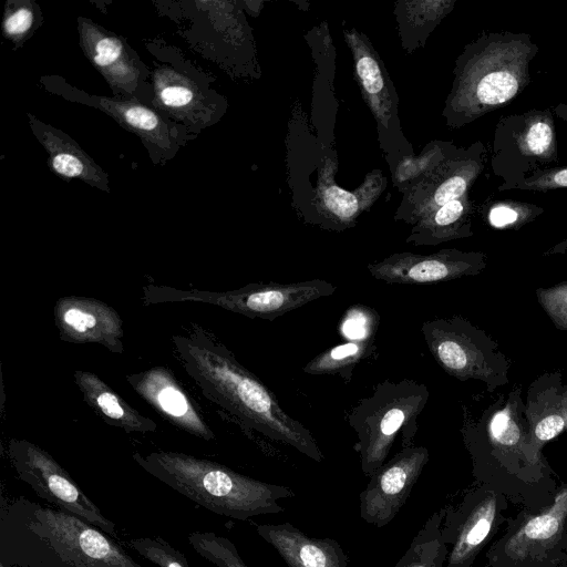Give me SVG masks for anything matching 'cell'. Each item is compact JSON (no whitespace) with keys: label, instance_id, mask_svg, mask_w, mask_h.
Instances as JSON below:
<instances>
[{"label":"cell","instance_id":"20","mask_svg":"<svg viewBox=\"0 0 567 567\" xmlns=\"http://www.w3.org/2000/svg\"><path fill=\"white\" fill-rule=\"evenodd\" d=\"M34 136L48 153L51 171L66 179L78 178L89 185L110 192L107 174L64 132L28 114Z\"/></svg>","mask_w":567,"mask_h":567},{"label":"cell","instance_id":"26","mask_svg":"<svg viewBox=\"0 0 567 567\" xmlns=\"http://www.w3.org/2000/svg\"><path fill=\"white\" fill-rule=\"evenodd\" d=\"M481 212L492 227L517 230L539 217L544 208L520 200L488 198L482 204Z\"/></svg>","mask_w":567,"mask_h":567},{"label":"cell","instance_id":"27","mask_svg":"<svg viewBox=\"0 0 567 567\" xmlns=\"http://www.w3.org/2000/svg\"><path fill=\"white\" fill-rule=\"evenodd\" d=\"M355 68L361 85L369 97V104L380 115L381 109H385V102H392L390 89L386 86V73L382 70L378 56L365 50H355Z\"/></svg>","mask_w":567,"mask_h":567},{"label":"cell","instance_id":"16","mask_svg":"<svg viewBox=\"0 0 567 567\" xmlns=\"http://www.w3.org/2000/svg\"><path fill=\"white\" fill-rule=\"evenodd\" d=\"M485 267L486 255L481 251L442 249L429 255L395 252L367 268L385 284L422 285L477 275Z\"/></svg>","mask_w":567,"mask_h":567},{"label":"cell","instance_id":"19","mask_svg":"<svg viewBox=\"0 0 567 567\" xmlns=\"http://www.w3.org/2000/svg\"><path fill=\"white\" fill-rule=\"evenodd\" d=\"M255 528L288 567H349L347 554L333 538L310 537L288 522L258 524Z\"/></svg>","mask_w":567,"mask_h":567},{"label":"cell","instance_id":"33","mask_svg":"<svg viewBox=\"0 0 567 567\" xmlns=\"http://www.w3.org/2000/svg\"><path fill=\"white\" fill-rule=\"evenodd\" d=\"M324 204L342 221H350L358 213V199L338 186H330L323 193Z\"/></svg>","mask_w":567,"mask_h":567},{"label":"cell","instance_id":"14","mask_svg":"<svg viewBox=\"0 0 567 567\" xmlns=\"http://www.w3.org/2000/svg\"><path fill=\"white\" fill-rule=\"evenodd\" d=\"M152 106L188 128L212 125L221 115V100L197 72L163 63L151 72Z\"/></svg>","mask_w":567,"mask_h":567},{"label":"cell","instance_id":"3","mask_svg":"<svg viewBox=\"0 0 567 567\" xmlns=\"http://www.w3.org/2000/svg\"><path fill=\"white\" fill-rule=\"evenodd\" d=\"M538 51L528 33L482 31L456 60L444 110L447 124L464 126L518 97L532 83Z\"/></svg>","mask_w":567,"mask_h":567},{"label":"cell","instance_id":"22","mask_svg":"<svg viewBox=\"0 0 567 567\" xmlns=\"http://www.w3.org/2000/svg\"><path fill=\"white\" fill-rule=\"evenodd\" d=\"M74 381L86 404L105 423L126 432L150 433L157 424L130 405L99 375L91 371L75 370Z\"/></svg>","mask_w":567,"mask_h":567},{"label":"cell","instance_id":"35","mask_svg":"<svg viewBox=\"0 0 567 567\" xmlns=\"http://www.w3.org/2000/svg\"><path fill=\"white\" fill-rule=\"evenodd\" d=\"M556 254H567V237L558 244L554 245L551 248L547 249L543 255L549 256Z\"/></svg>","mask_w":567,"mask_h":567},{"label":"cell","instance_id":"8","mask_svg":"<svg viewBox=\"0 0 567 567\" xmlns=\"http://www.w3.org/2000/svg\"><path fill=\"white\" fill-rule=\"evenodd\" d=\"M553 107L501 116L496 123L491 167L502 178L497 192L514 189L527 175L559 161Z\"/></svg>","mask_w":567,"mask_h":567},{"label":"cell","instance_id":"7","mask_svg":"<svg viewBox=\"0 0 567 567\" xmlns=\"http://www.w3.org/2000/svg\"><path fill=\"white\" fill-rule=\"evenodd\" d=\"M337 287L323 279L290 284H249L228 291L174 288L158 285L143 287V303L199 302L220 307L248 318L274 320L307 303L332 295Z\"/></svg>","mask_w":567,"mask_h":567},{"label":"cell","instance_id":"24","mask_svg":"<svg viewBox=\"0 0 567 567\" xmlns=\"http://www.w3.org/2000/svg\"><path fill=\"white\" fill-rule=\"evenodd\" d=\"M445 511L442 508L427 518L394 567H443L447 555L441 535Z\"/></svg>","mask_w":567,"mask_h":567},{"label":"cell","instance_id":"2","mask_svg":"<svg viewBox=\"0 0 567 567\" xmlns=\"http://www.w3.org/2000/svg\"><path fill=\"white\" fill-rule=\"evenodd\" d=\"M1 567H143L89 522L20 497L2 505Z\"/></svg>","mask_w":567,"mask_h":567},{"label":"cell","instance_id":"13","mask_svg":"<svg viewBox=\"0 0 567 567\" xmlns=\"http://www.w3.org/2000/svg\"><path fill=\"white\" fill-rule=\"evenodd\" d=\"M78 30L83 52L113 92L152 105L151 71L125 40L83 17Z\"/></svg>","mask_w":567,"mask_h":567},{"label":"cell","instance_id":"25","mask_svg":"<svg viewBox=\"0 0 567 567\" xmlns=\"http://www.w3.org/2000/svg\"><path fill=\"white\" fill-rule=\"evenodd\" d=\"M373 350L374 342L347 341L316 355L303 367V371L312 375L338 374L350 380L354 367Z\"/></svg>","mask_w":567,"mask_h":567},{"label":"cell","instance_id":"32","mask_svg":"<svg viewBox=\"0 0 567 567\" xmlns=\"http://www.w3.org/2000/svg\"><path fill=\"white\" fill-rule=\"evenodd\" d=\"M567 188V165L546 167L527 175L514 189L546 193Z\"/></svg>","mask_w":567,"mask_h":567},{"label":"cell","instance_id":"34","mask_svg":"<svg viewBox=\"0 0 567 567\" xmlns=\"http://www.w3.org/2000/svg\"><path fill=\"white\" fill-rule=\"evenodd\" d=\"M539 301L544 305L547 312L551 316L555 323L567 313V289L559 287L547 291H538ZM563 328H567V319Z\"/></svg>","mask_w":567,"mask_h":567},{"label":"cell","instance_id":"31","mask_svg":"<svg viewBox=\"0 0 567 567\" xmlns=\"http://www.w3.org/2000/svg\"><path fill=\"white\" fill-rule=\"evenodd\" d=\"M35 4L30 1H8L2 30L7 38L18 42L34 29Z\"/></svg>","mask_w":567,"mask_h":567},{"label":"cell","instance_id":"15","mask_svg":"<svg viewBox=\"0 0 567 567\" xmlns=\"http://www.w3.org/2000/svg\"><path fill=\"white\" fill-rule=\"evenodd\" d=\"M430 460L424 446L403 447L386 461L359 494V515L370 525L390 524L409 498Z\"/></svg>","mask_w":567,"mask_h":567},{"label":"cell","instance_id":"4","mask_svg":"<svg viewBox=\"0 0 567 567\" xmlns=\"http://www.w3.org/2000/svg\"><path fill=\"white\" fill-rule=\"evenodd\" d=\"M133 460L196 504L239 520L282 513L279 501L295 496L287 486L258 481L217 462L181 452H135Z\"/></svg>","mask_w":567,"mask_h":567},{"label":"cell","instance_id":"18","mask_svg":"<svg viewBox=\"0 0 567 567\" xmlns=\"http://www.w3.org/2000/svg\"><path fill=\"white\" fill-rule=\"evenodd\" d=\"M132 389L175 427L205 441L215 440L196 402L182 386L172 371L153 367L125 375Z\"/></svg>","mask_w":567,"mask_h":567},{"label":"cell","instance_id":"21","mask_svg":"<svg viewBox=\"0 0 567 567\" xmlns=\"http://www.w3.org/2000/svg\"><path fill=\"white\" fill-rule=\"evenodd\" d=\"M545 375L537 380L529 390L528 432L525 440V452L529 462L544 472H550L540 455L542 446L556 437L566 426L561 409L559 378Z\"/></svg>","mask_w":567,"mask_h":567},{"label":"cell","instance_id":"28","mask_svg":"<svg viewBox=\"0 0 567 567\" xmlns=\"http://www.w3.org/2000/svg\"><path fill=\"white\" fill-rule=\"evenodd\" d=\"M188 543L203 558L216 567H251L239 555L235 544L215 532H193Z\"/></svg>","mask_w":567,"mask_h":567},{"label":"cell","instance_id":"30","mask_svg":"<svg viewBox=\"0 0 567 567\" xmlns=\"http://www.w3.org/2000/svg\"><path fill=\"white\" fill-rule=\"evenodd\" d=\"M131 547L158 567H189L183 553L161 537L130 540Z\"/></svg>","mask_w":567,"mask_h":567},{"label":"cell","instance_id":"23","mask_svg":"<svg viewBox=\"0 0 567 567\" xmlns=\"http://www.w3.org/2000/svg\"><path fill=\"white\" fill-rule=\"evenodd\" d=\"M474 208L475 205L470 197V193L441 206L419 220L406 243L437 245L472 236Z\"/></svg>","mask_w":567,"mask_h":567},{"label":"cell","instance_id":"37","mask_svg":"<svg viewBox=\"0 0 567 567\" xmlns=\"http://www.w3.org/2000/svg\"><path fill=\"white\" fill-rule=\"evenodd\" d=\"M561 409L567 424V390L561 393Z\"/></svg>","mask_w":567,"mask_h":567},{"label":"cell","instance_id":"10","mask_svg":"<svg viewBox=\"0 0 567 567\" xmlns=\"http://www.w3.org/2000/svg\"><path fill=\"white\" fill-rule=\"evenodd\" d=\"M8 458L21 481L54 507L73 514L111 536L115 524L93 503L69 473L39 445L24 439H10Z\"/></svg>","mask_w":567,"mask_h":567},{"label":"cell","instance_id":"12","mask_svg":"<svg viewBox=\"0 0 567 567\" xmlns=\"http://www.w3.org/2000/svg\"><path fill=\"white\" fill-rule=\"evenodd\" d=\"M48 90L65 99L92 105L113 117L120 125L137 135L155 162L164 163L174 157L186 142V132L152 105L126 97H103L71 87L63 79L43 78Z\"/></svg>","mask_w":567,"mask_h":567},{"label":"cell","instance_id":"6","mask_svg":"<svg viewBox=\"0 0 567 567\" xmlns=\"http://www.w3.org/2000/svg\"><path fill=\"white\" fill-rule=\"evenodd\" d=\"M504 534L486 553L488 567H567V485L536 513L506 519Z\"/></svg>","mask_w":567,"mask_h":567},{"label":"cell","instance_id":"17","mask_svg":"<svg viewBox=\"0 0 567 567\" xmlns=\"http://www.w3.org/2000/svg\"><path fill=\"white\" fill-rule=\"evenodd\" d=\"M53 318L61 340L71 343H99L113 353L124 352L123 320L110 305L82 296L56 300Z\"/></svg>","mask_w":567,"mask_h":567},{"label":"cell","instance_id":"11","mask_svg":"<svg viewBox=\"0 0 567 567\" xmlns=\"http://www.w3.org/2000/svg\"><path fill=\"white\" fill-rule=\"evenodd\" d=\"M507 502L503 494L481 484L467 492L456 507H445L441 535L447 555L443 567H472L498 526L506 522Z\"/></svg>","mask_w":567,"mask_h":567},{"label":"cell","instance_id":"36","mask_svg":"<svg viewBox=\"0 0 567 567\" xmlns=\"http://www.w3.org/2000/svg\"><path fill=\"white\" fill-rule=\"evenodd\" d=\"M553 110L556 116L567 122V103H558L553 107Z\"/></svg>","mask_w":567,"mask_h":567},{"label":"cell","instance_id":"29","mask_svg":"<svg viewBox=\"0 0 567 567\" xmlns=\"http://www.w3.org/2000/svg\"><path fill=\"white\" fill-rule=\"evenodd\" d=\"M380 322L379 313L371 307L353 305L339 322V334L346 341L374 342Z\"/></svg>","mask_w":567,"mask_h":567},{"label":"cell","instance_id":"1","mask_svg":"<svg viewBox=\"0 0 567 567\" xmlns=\"http://www.w3.org/2000/svg\"><path fill=\"white\" fill-rule=\"evenodd\" d=\"M171 340L185 372L207 400L243 427L290 445L316 462L323 460L311 432L290 416L275 394L213 333L192 323Z\"/></svg>","mask_w":567,"mask_h":567},{"label":"cell","instance_id":"5","mask_svg":"<svg viewBox=\"0 0 567 567\" xmlns=\"http://www.w3.org/2000/svg\"><path fill=\"white\" fill-rule=\"evenodd\" d=\"M429 398L430 391L423 383L411 379L385 380L347 412L346 420L357 434L353 447L367 477L385 463L399 433L403 447L413 446L417 416Z\"/></svg>","mask_w":567,"mask_h":567},{"label":"cell","instance_id":"9","mask_svg":"<svg viewBox=\"0 0 567 567\" xmlns=\"http://www.w3.org/2000/svg\"><path fill=\"white\" fill-rule=\"evenodd\" d=\"M421 333L436 363L450 375L484 381L488 390L508 382V363L497 344L460 316L424 321Z\"/></svg>","mask_w":567,"mask_h":567}]
</instances>
